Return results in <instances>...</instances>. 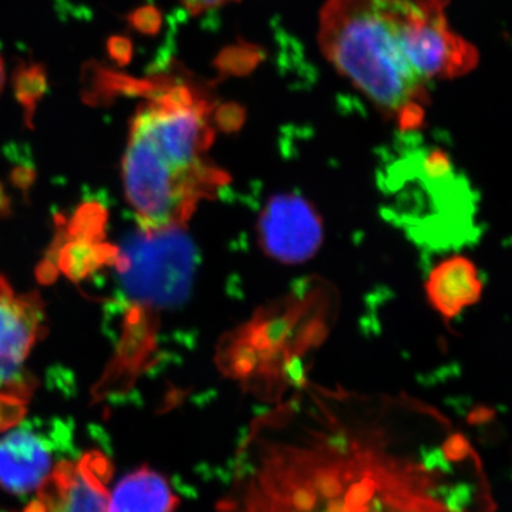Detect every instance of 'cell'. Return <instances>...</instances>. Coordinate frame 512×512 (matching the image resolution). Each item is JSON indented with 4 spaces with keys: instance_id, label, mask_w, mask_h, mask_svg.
I'll list each match as a JSON object with an SVG mask.
<instances>
[{
    "instance_id": "obj_6",
    "label": "cell",
    "mask_w": 512,
    "mask_h": 512,
    "mask_svg": "<svg viewBox=\"0 0 512 512\" xmlns=\"http://www.w3.org/2000/svg\"><path fill=\"white\" fill-rule=\"evenodd\" d=\"M258 232L265 254L282 264L308 261L323 241V225L318 212L296 194L272 197L261 212Z\"/></svg>"
},
{
    "instance_id": "obj_4",
    "label": "cell",
    "mask_w": 512,
    "mask_h": 512,
    "mask_svg": "<svg viewBox=\"0 0 512 512\" xmlns=\"http://www.w3.org/2000/svg\"><path fill=\"white\" fill-rule=\"evenodd\" d=\"M329 289L305 286L256 312L228 336L221 365L251 393L274 404L305 376V359L328 335Z\"/></svg>"
},
{
    "instance_id": "obj_13",
    "label": "cell",
    "mask_w": 512,
    "mask_h": 512,
    "mask_svg": "<svg viewBox=\"0 0 512 512\" xmlns=\"http://www.w3.org/2000/svg\"><path fill=\"white\" fill-rule=\"evenodd\" d=\"M107 50H109L110 57H113L121 66L130 62L131 55H133V45L124 36L111 37L107 43Z\"/></svg>"
},
{
    "instance_id": "obj_2",
    "label": "cell",
    "mask_w": 512,
    "mask_h": 512,
    "mask_svg": "<svg viewBox=\"0 0 512 512\" xmlns=\"http://www.w3.org/2000/svg\"><path fill=\"white\" fill-rule=\"evenodd\" d=\"M147 90L150 99L131 120L121 175L137 224L156 235L183 227L229 178L204 158L215 140L207 94L168 79Z\"/></svg>"
},
{
    "instance_id": "obj_15",
    "label": "cell",
    "mask_w": 512,
    "mask_h": 512,
    "mask_svg": "<svg viewBox=\"0 0 512 512\" xmlns=\"http://www.w3.org/2000/svg\"><path fill=\"white\" fill-rule=\"evenodd\" d=\"M6 72L5 64H3L2 57H0V93H2L3 87H5Z\"/></svg>"
},
{
    "instance_id": "obj_12",
    "label": "cell",
    "mask_w": 512,
    "mask_h": 512,
    "mask_svg": "<svg viewBox=\"0 0 512 512\" xmlns=\"http://www.w3.org/2000/svg\"><path fill=\"white\" fill-rule=\"evenodd\" d=\"M128 22L143 35H156L161 26L160 12L153 6H143L128 16Z\"/></svg>"
},
{
    "instance_id": "obj_1",
    "label": "cell",
    "mask_w": 512,
    "mask_h": 512,
    "mask_svg": "<svg viewBox=\"0 0 512 512\" xmlns=\"http://www.w3.org/2000/svg\"><path fill=\"white\" fill-rule=\"evenodd\" d=\"M229 510L468 511L493 504L470 441L430 404L302 380L249 424Z\"/></svg>"
},
{
    "instance_id": "obj_11",
    "label": "cell",
    "mask_w": 512,
    "mask_h": 512,
    "mask_svg": "<svg viewBox=\"0 0 512 512\" xmlns=\"http://www.w3.org/2000/svg\"><path fill=\"white\" fill-rule=\"evenodd\" d=\"M13 89L20 106L25 111L28 126H32L37 104L47 89L46 69L42 64L20 63L13 74Z\"/></svg>"
},
{
    "instance_id": "obj_8",
    "label": "cell",
    "mask_w": 512,
    "mask_h": 512,
    "mask_svg": "<svg viewBox=\"0 0 512 512\" xmlns=\"http://www.w3.org/2000/svg\"><path fill=\"white\" fill-rule=\"evenodd\" d=\"M53 468L52 446L35 430L19 427L0 439V487L8 493L39 490Z\"/></svg>"
},
{
    "instance_id": "obj_9",
    "label": "cell",
    "mask_w": 512,
    "mask_h": 512,
    "mask_svg": "<svg viewBox=\"0 0 512 512\" xmlns=\"http://www.w3.org/2000/svg\"><path fill=\"white\" fill-rule=\"evenodd\" d=\"M426 292L431 305L443 318L454 319L464 309L476 305L483 292V282L470 259L453 256L431 271Z\"/></svg>"
},
{
    "instance_id": "obj_14",
    "label": "cell",
    "mask_w": 512,
    "mask_h": 512,
    "mask_svg": "<svg viewBox=\"0 0 512 512\" xmlns=\"http://www.w3.org/2000/svg\"><path fill=\"white\" fill-rule=\"evenodd\" d=\"M180 2L192 15H198V13L207 12V10L221 8V6L234 2V0H180Z\"/></svg>"
},
{
    "instance_id": "obj_5",
    "label": "cell",
    "mask_w": 512,
    "mask_h": 512,
    "mask_svg": "<svg viewBox=\"0 0 512 512\" xmlns=\"http://www.w3.org/2000/svg\"><path fill=\"white\" fill-rule=\"evenodd\" d=\"M45 322L40 296L16 292L0 276V397L29 389L25 365L46 329Z\"/></svg>"
},
{
    "instance_id": "obj_10",
    "label": "cell",
    "mask_w": 512,
    "mask_h": 512,
    "mask_svg": "<svg viewBox=\"0 0 512 512\" xmlns=\"http://www.w3.org/2000/svg\"><path fill=\"white\" fill-rule=\"evenodd\" d=\"M178 504L180 500L167 478L143 467L117 483L107 511H173Z\"/></svg>"
},
{
    "instance_id": "obj_7",
    "label": "cell",
    "mask_w": 512,
    "mask_h": 512,
    "mask_svg": "<svg viewBox=\"0 0 512 512\" xmlns=\"http://www.w3.org/2000/svg\"><path fill=\"white\" fill-rule=\"evenodd\" d=\"M110 466L101 454H87L77 463L56 464L37 490L35 510L107 511Z\"/></svg>"
},
{
    "instance_id": "obj_3",
    "label": "cell",
    "mask_w": 512,
    "mask_h": 512,
    "mask_svg": "<svg viewBox=\"0 0 512 512\" xmlns=\"http://www.w3.org/2000/svg\"><path fill=\"white\" fill-rule=\"evenodd\" d=\"M319 45L400 130L423 124L429 83L410 55L404 0H328L320 10Z\"/></svg>"
}]
</instances>
